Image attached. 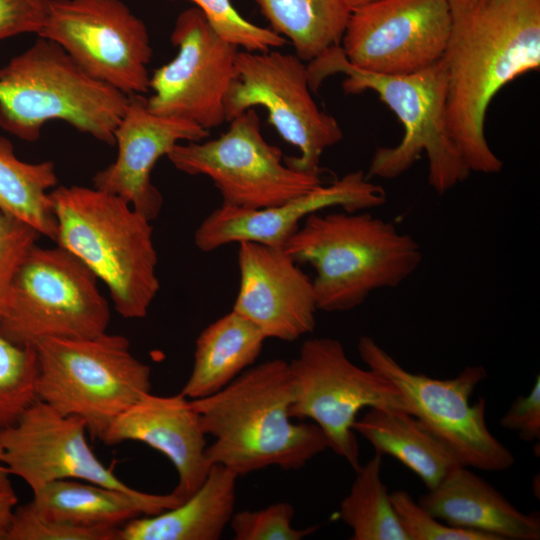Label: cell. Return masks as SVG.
I'll list each match as a JSON object with an SVG mask.
<instances>
[{
    "label": "cell",
    "mask_w": 540,
    "mask_h": 540,
    "mask_svg": "<svg viewBox=\"0 0 540 540\" xmlns=\"http://www.w3.org/2000/svg\"><path fill=\"white\" fill-rule=\"evenodd\" d=\"M451 27L441 58L449 134L470 172L496 174L502 160L485 137L498 91L540 67V0H449Z\"/></svg>",
    "instance_id": "1"
},
{
    "label": "cell",
    "mask_w": 540,
    "mask_h": 540,
    "mask_svg": "<svg viewBox=\"0 0 540 540\" xmlns=\"http://www.w3.org/2000/svg\"><path fill=\"white\" fill-rule=\"evenodd\" d=\"M191 402L204 433L214 438L208 462L238 477L270 466L299 469L328 449L315 423L292 420L293 383L283 359L250 367L217 393Z\"/></svg>",
    "instance_id": "2"
},
{
    "label": "cell",
    "mask_w": 540,
    "mask_h": 540,
    "mask_svg": "<svg viewBox=\"0 0 540 540\" xmlns=\"http://www.w3.org/2000/svg\"><path fill=\"white\" fill-rule=\"evenodd\" d=\"M283 249L314 268L317 308L325 312L353 310L373 291L398 287L423 259L411 235L363 211L312 213Z\"/></svg>",
    "instance_id": "3"
},
{
    "label": "cell",
    "mask_w": 540,
    "mask_h": 540,
    "mask_svg": "<svg viewBox=\"0 0 540 540\" xmlns=\"http://www.w3.org/2000/svg\"><path fill=\"white\" fill-rule=\"evenodd\" d=\"M306 66L312 92L328 76L342 73L346 76L342 82L346 94L376 92L403 124L404 136L398 145L376 149L367 178H396L424 152L428 158L429 184L439 195L468 178L471 172L448 131L446 76L441 59L415 73L385 75L351 65L337 45Z\"/></svg>",
    "instance_id": "4"
},
{
    "label": "cell",
    "mask_w": 540,
    "mask_h": 540,
    "mask_svg": "<svg viewBox=\"0 0 540 540\" xmlns=\"http://www.w3.org/2000/svg\"><path fill=\"white\" fill-rule=\"evenodd\" d=\"M50 197L57 245L106 285L118 314L144 318L160 288L151 221L122 198L95 187L59 186Z\"/></svg>",
    "instance_id": "5"
},
{
    "label": "cell",
    "mask_w": 540,
    "mask_h": 540,
    "mask_svg": "<svg viewBox=\"0 0 540 540\" xmlns=\"http://www.w3.org/2000/svg\"><path fill=\"white\" fill-rule=\"evenodd\" d=\"M128 95L86 73L57 43L39 37L0 68V128L34 142L50 120L115 145Z\"/></svg>",
    "instance_id": "6"
},
{
    "label": "cell",
    "mask_w": 540,
    "mask_h": 540,
    "mask_svg": "<svg viewBox=\"0 0 540 540\" xmlns=\"http://www.w3.org/2000/svg\"><path fill=\"white\" fill-rule=\"evenodd\" d=\"M34 348L37 399L81 418L99 440L123 412L151 392V368L131 353L123 335L45 338Z\"/></svg>",
    "instance_id": "7"
},
{
    "label": "cell",
    "mask_w": 540,
    "mask_h": 540,
    "mask_svg": "<svg viewBox=\"0 0 540 540\" xmlns=\"http://www.w3.org/2000/svg\"><path fill=\"white\" fill-rule=\"evenodd\" d=\"M97 277L71 252L35 244L14 276L0 333L34 347L45 338L86 339L107 332L110 308Z\"/></svg>",
    "instance_id": "8"
},
{
    "label": "cell",
    "mask_w": 540,
    "mask_h": 540,
    "mask_svg": "<svg viewBox=\"0 0 540 540\" xmlns=\"http://www.w3.org/2000/svg\"><path fill=\"white\" fill-rule=\"evenodd\" d=\"M293 402L292 419H310L324 433L328 449L356 471L360 452L353 425L360 410L379 408L411 414V407L390 380L370 368H361L334 338L306 340L289 362Z\"/></svg>",
    "instance_id": "9"
},
{
    "label": "cell",
    "mask_w": 540,
    "mask_h": 540,
    "mask_svg": "<svg viewBox=\"0 0 540 540\" xmlns=\"http://www.w3.org/2000/svg\"><path fill=\"white\" fill-rule=\"evenodd\" d=\"M358 354L365 365L398 387L415 416L455 457L459 464L498 472L515 463L512 452L488 429L486 401L470 402L487 378L482 366H468L456 377L437 379L406 370L372 337L362 336Z\"/></svg>",
    "instance_id": "10"
},
{
    "label": "cell",
    "mask_w": 540,
    "mask_h": 540,
    "mask_svg": "<svg viewBox=\"0 0 540 540\" xmlns=\"http://www.w3.org/2000/svg\"><path fill=\"white\" fill-rule=\"evenodd\" d=\"M229 123L218 138L178 143L166 156L183 173L209 177L222 205L272 207L322 185L320 173L299 171L285 163L282 151L264 139L254 108Z\"/></svg>",
    "instance_id": "11"
},
{
    "label": "cell",
    "mask_w": 540,
    "mask_h": 540,
    "mask_svg": "<svg viewBox=\"0 0 540 540\" xmlns=\"http://www.w3.org/2000/svg\"><path fill=\"white\" fill-rule=\"evenodd\" d=\"M237 76L226 101V121L247 109L262 106L268 122L284 141L297 147L299 156L285 163L299 171L320 173L323 152L339 143L338 121L321 111L312 97L307 66L296 54L268 50L238 51Z\"/></svg>",
    "instance_id": "12"
},
{
    "label": "cell",
    "mask_w": 540,
    "mask_h": 540,
    "mask_svg": "<svg viewBox=\"0 0 540 540\" xmlns=\"http://www.w3.org/2000/svg\"><path fill=\"white\" fill-rule=\"evenodd\" d=\"M61 46L90 76L126 95L149 90L147 26L122 0H50L38 35Z\"/></svg>",
    "instance_id": "13"
},
{
    "label": "cell",
    "mask_w": 540,
    "mask_h": 540,
    "mask_svg": "<svg viewBox=\"0 0 540 540\" xmlns=\"http://www.w3.org/2000/svg\"><path fill=\"white\" fill-rule=\"evenodd\" d=\"M178 53L150 76L148 109L209 131L226 122L225 101L236 79L238 47L221 38L204 13L190 7L171 32Z\"/></svg>",
    "instance_id": "14"
},
{
    "label": "cell",
    "mask_w": 540,
    "mask_h": 540,
    "mask_svg": "<svg viewBox=\"0 0 540 540\" xmlns=\"http://www.w3.org/2000/svg\"><path fill=\"white\" fill-rule=\"evenodd\" d=\"M450 27L449 0H373L352 8L340 47L359 69L406 75L442 58Z\"/></svg>",
    "instance_id": "15"
},
{
    "label": "cell",
    "mask_w": 540,
    "mask_h": 540,
    "mask_svg": "<svg viewBox=\"0 0 540 540\" xmlns=\"http://www.w3.org/2000/svg\"><path fill=\"white\" fill-rule=\"evenodd\" d=\"M87 432L81 418L62 414L37 399L16 423L0 431V446L11 475L32 491L53 481L74 479L136 492L98 459Z\"/></svg>",
    "instance_id": "16"
},
{
    "label": "cell",
    "mask_w": 540,
    "mask_h": 540,
    "mask_svg": "<svg viewBox=\"0 0 540 540\" xmlns=\"http://www.w3.org/2000/svg\"><path fill=\"white\" fill-rule=\"evenodd\" d=\"M385 202L383 187L368 181L363 171H354L329 185L322 184L272 207L245 209L221 205L196 229L194 242L203 252L242 241L283 248L300 222L312 213L333 206L347 212L364 211Z\"/></svg>",
    "instance_id": "17"
},
{
    "label": "cell",
    "mask_w": 540,
    "mask_h": 540,
    "mask_svg": "<svg viewBox=\"0 0 540 540\" xmlns=\"http://www.w3.org/2000/svg\"><path fill=\"white\" fill-rule=\"evenodd\" d=\"M239 289L232 310L265 336L292 342L314 331L317 303L312 280L284 251L242 241Z\"/></svg>",
    "instance_id": "18"
},
{
    "label": "cell",
    "mask_w": 540,
    "mask_h": 540,
    "mask_svg": "<svg viewBox=\"0 0 540 540\" xmlns=\"http://www.w3.org/2000/svg\"><path fill=\"white\" fill-rule=\"evenodd\" d=\"M208 136V130L191 121L151 112L143 95H129L114 133L117 157L94 175L93 187L117 195L152 221L163 206L151 181L157 161L182 141L198 142Z\"/></svg>",
    "instance_id": "19"
},
{
    "label": "cell",
    "mask_w": 540,
    "mask_h": 540,
    "mask_svg": "<svg viewBox=\"0 0 540 540\" xmlns=\"http://www.w3.org/2000/svg\"><path fill=\"white\" fill-rule=\"evenodd\" d=\"M205 436L190 399L181 392L172 396L150 392L123 412L101 441L106 445L137 441L162 453L178 475L173 492L186 500L199 489L211 468Z\"/></svg>",
    "instance_id": "20"
},
{
    "label": "cell",
    "mask_w": 540,
    "mask_h": 540,
    "mask_svg": "<svg viewBox=\"0 0 540 540\" xmlns=\"http://www.w3.org/2000/svg\"><path fill=\"white\" fill-rule=\"evenodd\" d=\"M418 503L443 523L495 536L539 540L540 515L524 513L484 478L461 464L419 497Z\"/></svg>",
    "instance_id": "21"
},
{
    "label": "cell",
    "mask_w": 540,
    "mask_h": 540,
    "mask_svg": "<svg viewBox=\"0 0 540 540\" xmlns=\"http://www.w3.org/2000/svg\"><path fill=\"white\" fill-rule=\"evenodd\" d=\"M30 504L41 516L81 527H121L142 515H154L184 500L173 491L124 492L103 485L65 479L32 491Z\"/></svg>",
    "instance_id": "22"
},
{
    "label": "cell",
    "mask_w": 540,
    "mask_h": 540,
    "mask_svg": "<svg viewBox=\"0 0 540 540\" xmlns=\"http://www.w3.org/2000/svg\"><path fill=\"white\" fill-rule=\"evenodd\" d=\"M238 476L213 464L199 489L179 505L119 528L118 540H217L233 514Z\"/></svg>",
    "instance_id": "23"
},
{
    "label": "cell",
    "mask_w": 540,
    "mask_h": 540,
    "mask_svg": "<svg viewBox=\"0 0 540 540\" xmlns=\"http://www.w3.org/2000/svg\"><path fill=\"white\" fill-rule=\"evenodd\" d=\"M265 340L233 310L212 322L196 340L193 367L181 393L190 400L217 393L255 363Z\"/></svg>",
    "instance_id": "24"
},
{
    "label": "cell",
    "mask_w": 540,
    "mask_h": 540,
    "mask_svg": "<svg viewBox=\"0 0 540 540\" xmlns=\"http://www.w3.org/2000/svg\"><path fill=\"white\" fill-rule=\"evenodd\" d=\"M353 429L376 453L394 457L416 474L428 490L459 464L415 416L406 412L370 408L356 419Z\"/></svg>",
    "instance_id": "25"
},
{
    "label": "cell",
    "mask_w": 540,
    "mask_h": 540,
    "mask_svg": "<svg viewBox=\"0 0 540 540\" xmlns=\"http://www.w3.org/2000/svg\"><path fill=\"white\" fill-rule=\"evenodd\" d=\"M270 29L287 38L309 62L340 45L352 7L349 0H255Z\"/></svg>",
    "instance_id": "26"
},
{
    "label": "cell",
    "mask_w": 540,
    "mask_h": 540,
    "mask_svg": "<svg viewBox=\"0 0 540 540\" xmlns=\"http://www.w3.org/2000/svg\"><path fill=\"white\" fill-rule=\"evenodd\" d=\"M57 181L52 161L24 162L16 156L12 143L0 136V213L55 241L57 223L49 190Z\"/></svg>",
    "instance_id": "27"
},
{
    "label": "cell",
    "mask_w": 540,
    "mask_h": 540,
    "mask_svg": "<svg viewBox=\"0 0 540 540\" xmlns=\"http://www.w3.org/2000/svg\"><path fill=\"white\" fill-rule=\"evenodd\" d=\"M382 455H375L355 471L339 515L352 530V540H409L381 479Z\"/></svg>",
    "instance_id": "28"
},
{
    "label": "cell",
    "mask_w": 540,
    "mask_h": 540,
    "mask_svg": "<svg viewBox=\"0 0 540 540\" xmlns=\"http://www.w3.org/2000/svg\"><path fill=\"white\" fill-rule=\"evenodd\" d=\"M37 356L0 333V431L12 426L37 400Z\"/></svg>",
    "instance_id": "29"
},
{
    "label": "cell",
    "mask_w": 540,
    "mask_h": 540,
    "mask_svg": "<svg viewBox=\"0 0 540 540\" xmlns=\"http://www.w3.org/2000/svg\"><path fill=\"white\" fill-rule=\"evenodd\" d=\"M199 8L216 33L231 44L246 51L264 52L282 47L286 38L270 28L245 19L231 0H189Z\"/></svg>",
    "instance_id": "30"
},
{
    "label": "cell",
    "mask_w": 540,
    "mask_h": 540,
    "mask_svg": "<svg viewBox=\"0 0 540 540\" xmlns=\"http://www.w3.org/2000/svg\"><path fill=\"white\" fill-rule=\"evenodd\" d=\"M120 527H81L39 515L30 502L14 510L6 540H118Z\"/></svg>",
    "instance_id": "31"
},
{
    "label": "cell",
    "mask_w": 540,
    "mask_h": 540,
    "mask_svg": "<svg viewBox=\"0 0 540 540\" xmlns=\"http://www.w3.org/2000/svg\"><path fill=\"white\" fill-rule=\"evenodd\" d=\"M294 514L291 503L278 502L260 510L234 512L229 525L236 540H302L319 529L318 525L294 527Z\"/></svg>",
    "instance_id": "32"
},
{
    "label": "cell",
    "mask_w": 540,
    "mask_h": 540,
    "mask_svg": "<svg viewBox=\"0 0 540 540\" xmlns=\"http://www.w3.org/2000/svg\"><path fill=\"white\" fill-rule=\"evenodd\" d=\"M390 500L409 540H498L487 533L443 523L404 490L391 493Z\"/></svg>",
    "instance_id": "33"
},
{
    "label": "cell",
    "mask_w": 540,
    "mask_h": 540,
    "mask_svg": "<svg viewBox=\"0 0 540 540\" xmlns=\"http://www.w3.org/2000/svg\"><path fill=\"white\" fill-rule=\"evenodd\" d=\"M40 236L25 222L0 213V320L7 310L17 269Z\"/></svg>",
    "instance_id": "34"
},
{
    "label": "cell",
    "mask_w": 540,
    "mask_h": 540,
    "mask_svg": "<svg viewBox=\"0 0 540 540\" xmlns=\"http://www.w3.org/2000/svg\"><path fill=\"white\" fill-rule=\"evenodd\" d=\"M50 0H0V40L21 34L41 33Z\"/></svg>",
    "instance_id": "35"
},
{
    "label": "cell",
    "mask_w": 540,
    "mask_h": 540,
    "mask_svg": "<svg viewBox=\"0 0 540 540\" xmlns=\"http://www.w3.org/2000/svg\"><path fill=\"white\" fill-rule=\"evenodd\" d=\"M503 428L516 432L527 442L540 439V377L537 375L530 392L519 395L500 419Z\"/></svg>",
    "instance_id": "36"
},
{
    "label": "cell",
    "mask_w": 540,
    "mask_h": 540,
    "mask_svg": "<svg viewBox=\"0 0 540 540\" xmlns=\"http://www.w3.org/2000/svg\"><path fill=\"white\" fill-rule=\"evenodd\" d=\"M0 446V540H6L18 498Z\"/></svg>",
    "instance_id": "37"
},
{
    "label": "cell",
    "mask_w": 540,
    "mask_h": 540,
    "mask_svg": "<svg viewBox=\"0 0 540 540\" xmlns=\"http://www.w3.org/2000/svg\"><path fill=\"white\" fill-rule=\"evenodd\" d=\"M370 1H373V0H349V3L351 5V7L354 8V7H357L359 5L368 3Z\"/></svg>",
    "instance_id": "38"
}]
</instances>
